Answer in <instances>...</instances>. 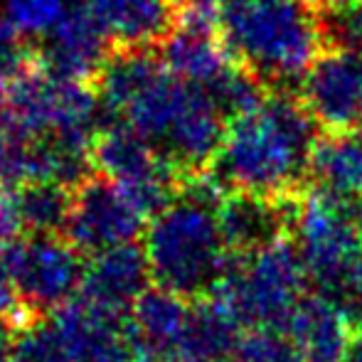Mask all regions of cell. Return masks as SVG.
Segmentation results:
<instances>
[{"mask_svg":"<svg viewBox=\"0 0 362 362\" xmlns=\"http://www.w3.org/2000/svg\"><path fill=\"white\" fill-rule=\"evenodd\" d=\"M94 89L106 119L131 126L177 173L212 165L227 119L202 86L173 74L158 49H111Z\"/></svg>","mask_w":362,"mask_h":362,"instance_id":"1","label":"cell"},{"mask_svg":"<svg viewBox=\"0 0 362 362\" xmlns=\"http://www.w3.org/2000/svg\"><path fill=\"white\" fill-rule=\"evenodd\" d=\"M315 119L288 91L267 94L227 121L212 173L224 190L284 200L308 175Z\"/></svg>","mask_w":362,"mask_h":362,"instance_id":"2","label":"cell"},{"mask_svg":"<svg viewBox=\"0 0 362 362\" xmlns=\"http://www.w3.org/2000/svg\"><path fill=\"white\" fill-rule=\"evenodd\" d=\"M222 197L224 187L215 177L197 173L187 175L177 195L151 217L144 252L156 286L190 300L215 291L232 259L217 215Z\"/></svg>","mask_w":362,"mask_h":362,"instance_id":"3","label":"cell"},{"mask_svg":"<svg viewBox=\"0 0 362 362\" xmlns=\"http://www.w3.org/2000/svg\"><path fill=\"white\" fill-rule=\"evenodd\" d=\"M217 25L232 57L267 86L303 81L325 45L323 23L303 0H232Z\"/></svg>","mask_w":362,"mask_h":362,"instance_id":"4","label":"cell"},{"mask_svg":"<svg viewBox=\"0 0 362 362\" xmlns=\"http://www.w3.org/2000/svg\"><path fill=\"white\" fill-rule=\"evenodd\" d=\"M305 274L293 242L272 239L249 254L229 259L212 291L242 328L284 330L298 300L305 296Z\"/></svg>","mask_w":362,"mask_h":362,"instance_id":"5","label":"cell"},{"mask_svg":"<svg viewBox=\"0 0 362 362\" xmlns=\"http://www.w3.org/2000/svg\"><path fill=\"white\" fill-rule=\"evenodd\" d=\"M5 111L30 139L54 136L91 144L104 121L94 84L54 72L42 59L40 47L10 84Z\"/></svg>","mask_w":362,"mask_h":362,"instance_id":"6","label":"cell"},{"mask_svg":"<svg viewBox=\"0 0 362 362\" xmlns=\"http://www.w3.org/2000/svg\"><path fill=\"white\" fill-rule=\"evenodd\" d=\"M286 224L308 281L323 293H345L362 252L358 219L348 202L313 187L286 210Z\"/></svg>","mask_w":362,"mask_h":362,"instance_id":"7","label":"cell"},{"mask_svg":"<svg viewBox=\"0 0 362 362\" xmlns=\"http://www.w3.org/2000/svg\"><path fill=\"white\" fill-rule=\"evenodd\" d=\"M23 318L49 315L74 298L84 279V254L57 234H20L3 247Z\"/></svg>","mask_w":362,"mask_h":362,"instance_id":"8","label":"cell"},{"mask_svg":"<svg viewBox=\"0 0 362 362\" xmlns=\"http://www.w3.org/2000/svg\"><path fill=\"white\" fill-rule=\"evenodd\" d=\"M96 173L111 177L151 219L177 195L185 175L177 173L144 136L116 119L101 121L91 141Z\"/></svg>","mask_w":362,"mask_h":362,"instance_id":"9","label":"cell"},{"mask_svg":"<svg viewBox=\"0 0 362 362\" xmlns=\"http://www.w3.org/2000/svg\"><path fill=\"white\" fill-rule=\"evenodd\" d=\"M146 215L111 177L91 173L72 187L64 237L84 257L136 242L146 232Z\"/></svg>","mask_w":362,"mask_h":362,"instance_id":"10","label":"cell"},{"mask_svg":"<svg viewBox=\"0 0 362 362\" xmlns=\"http://www.w3.org/2000/svg\"><path fill=\"white\" fill-rule=\"evenodd\" d=\"M300 91L315 124L362 134V52L345 47L320 52L300 81Z\"/></svg>","mask_w":362,"mask_h":362,"instance_id":"11","label":"cell"},{"mask_svg":"<svg viewBox=\"0 0 362 362\" xmlns=\"http://www.w3.org/2000/svg\"><path fill=\"white\" fill-rule=\"evenodd\" d=\"M76 362H134L141 353L129 315H116L79 298L49 313Z\"/></svg>","mask_w":362,"mask_h":362,"instance_id":"12","label":"cell"},{"mask_svg":"<svg viewBox=\"0 0 362 362\" xmlns=\"http://www.w3.org/2000/svg\"><path fill=\"white\" fill-rule=\"evenodd\" d=\"M111 49H158L180 25L185 0H84Z\"/></svg>","mask_w":362,"mask_h":362,"instance_id":"13","label":"cell"},{"mask_svg":"<svg viewBox=\"0 0 362 362\" xmlns=\"http://www.w3.org/2000/svg\"><path fill=\"white\" fill-rule=\"evenodd\" d=\"M158 54L173 74L202 86L205 91H210L239 64L224 45L217 20L190 10H185L175 33L158 47Z\"/></svg>","mask_w":362,"mask_h":362,"instance_id":"14","label":"cell"},{"mask_svg":"<svg viewBox=\"0 0 362 362\" xmlns=\"http://www.w3.org/2000/svg\"><path fill=\"white\" fill-rule=\"evenodd\" d=\"M284 335L305 362H343L355 340V323L343 300L318 291L298 300Z\"/></svg>","mask_w":362,"mask_h":362,"instance_id":"15","label":"cell"},{"mask_svg":"<svg viewBox=\"0 0 362 362\" xmlns=\"http://www.w3.org/2000/svg\"><path fill=\"white\" fill-rule=\"evenodd\" d=\"M153 276L144 247L136 242L94 254L84 267L81 298L116 315H129L134 303L151 288Z\"/></svg>","mask_w":362,"mask_h":362,"instance_id":"16","label":"cell"},{"mask_svg":"<svg viewBox=\"0 0 362 362\" xmlns=\"http://www.w3.org/2000/svg\"><path fill=\"white\" fill-rule=\"evenodd\" d=\"M37 47L47 67L89 84H94L96 74L111 54L104 30L84 5L67 10L57 28L45 37V42H37Z\"/></svg>","mask_w":362,"mask_h":362,"instance_id":"17","label":"cell"},{"mask_svg":"<svg viewBox=\"0 0 362 362\" xmlns=\"http://www.w3.org/2000/svg\"><path fill=\"white\" fill-rule=\"evenodd\" d=\"M192 300L168 288L153 286L134 303L129 325L141 353L175 362L185 343Z\"/></svg>","mask_w":362,"mask_h":362,"instance_id":"18","label":"cell"},{"mask_svg":"<svg viewBox=\"0 0 362 362\" xmlns=\"http://www.w3.org/2000/svg\"><path fill=\"white\" fill-rule=\"evenodd\" d=\"M308 175L315 187L340 202H362V134L360 131H330L315 139L310 151Z\"/></svg>","mask_w":362,"mask_h":362,"instance_id":"19","label":"cell"},{"mask_svg":"<svg viewBox=\"0 0 362 362\" xmlns=\"http://www.w3.org/2000/svg\"><path fill=\"white\" fill-rule=\"evenodd\" d=\"M217 215L232 257L249 254L272 239L281 237V227L286 224V210L279 207V200L249 195V192L224 195Z\"/></svg>","mask_w":362,"mask_h":362,"instance_id":"20","label":"cell"},{"mask_svg":"<svg viewBox=\"0 0 362 362\" xmlns=\"http://www.w3.org/2000/svg\"><path fill=\"white\" fill-rule=\"evenodd\" d=\"M242 325L212 296L192 300L180 358H227L237 350ZM175 360V362H177Z\"/></svg>","mask_w":362,"mask_h":362,"instance_id":"21","label":"cell"},{"mask_svg":"<svg viewBox=\"0 0 362 362\" xmlns=\"http://www.w3.org/2000/svg\"><path fill=\"white\" fill-rule=\"evenodd\" d=\"M10 362H76L49 315L23 318L15 333Z\"/></svg>","mask_w":362,"mask_h":362,"instance_id":"22","label":"cell"},{"mask_svg":"<svg viewBox=\"0 0 362 362\" xmlns=\"http://www.w3.org/2000/svg\"><path fill=\"white\" fill-rule=\"evenodd\" d=\"M67 13L64 0H8L5 15L25 37H47Z\"/></svg>","mask_w":362,"mask_h":362,"instance_id":"23","label":"cell"},{"mask_svg":"<svg viewBox=\"0 0 362 362\" xmlns=\"http://www.w3.org/2000/svg\"><path fill=\"white\" fill-rule=\"evenodd\" d=\"M37 45L30 42L18 28L8 20V15L0 13V104H5L13 79L23 72L35 57Z\"/></svg>","mask_w":362,"mask_h":362,"instance_id":"24","label":"cell"},{"mask_svg":"<svg viewBox=\"0 0 362 362\" xmlns=\"http://www.w3.org/2000/svg\"><path fill=\"white\" fill-rule=\"evenodd\" d=\"M234 362H305L286 335L276 330H254L239 340Z\"/></svg>","mask_w":362,"mask_h":362,"instance_id":"25","label":"cell"},{"mask_svg":"<svg viewBox=\"0 0 362 362\" xmlns=\"http://www.w3.org/2000/svg\"><path fill=\"white\" fill-rule=\"evenodd\" d=\"M20 315L15 310L0 308V362H10V353H13L15 333H18Z\"/></svg>","mask_w":362,"mask_h":362,"instance_id":"26","label":"cell"},{"mask_svg":"<svg viewBox=\"0 0 362 362\" xmlns=\"http://www.w3.org/2000/svg\"><path fill=\"white\" fill-rule=\"evenodd\" d=\"M229 3H232V0H185V10L217 20L219 13H222V8H224V5H229Z\"/></svg>","mask_w":362,"mask_h":362,"instance_id":"27","label":"cell"},{"mask_svg":"<svg viewBox=\"0 0 362 362\" xmlns=\"http://www.w3.org/2000/svg\"><path fill=\"white\" fill-rule=\"evenodd\" d=\"M303 3L313 10H320V15H323V13H333V10H338V8H345V5H350L353 0H303Z\"/></svg>","mask_w":362,"mask_h":362,"instance_id":"28","label":"cell"},{"mask_svg":"<svg viewBox=\"0 0 362 362\" xmlns=\"http://www.w3.org/2000/svg\"><path fill=\"white\" fill-rule=\"evenodd\" d=\"M343 362H362V335H355L353 345H350V350Z\"/></svg>","mask_w":362,"mask_h":362,"instance_id":"29","label":"cell"},{"mask_svg":"<svg viewBox=\"0 0 362 362\" xmlns=\"http://www.w3.org/2000/svg\"><path fill=\"white\" fill-rule=\"evenodd\" d=\"M177 362H229L227 358H182Z\"/></svg>","mask_w":362,"mask_h":362,"instance_id":"30","label":"cell"},{"mask_svg":"<svg viewBox=\"0 0 362 362\" xmlns=\"http://www.w3.org/2000/svg\"><path fill=\"white\" fill-rule=\"evenodd\" d=\"M134 362H165V360H160V358H153V355H139Z\"/></svg>","mask_w":362,"mask_h":362,"instance_id":"31","label":"cell"},{"mask_svg":"<svg viewBox=\"0 0 362 362\" xmlns=\"http://www.w3.org/2000/svg\"><path fill=\"white\" fill-rule=\"evenodd\" d=\"M0 106H3V104H0Z\"/></svg>","mask_w":362,"mask_h":362,"instance_id":"32","label":"cell"}]
</instances>
